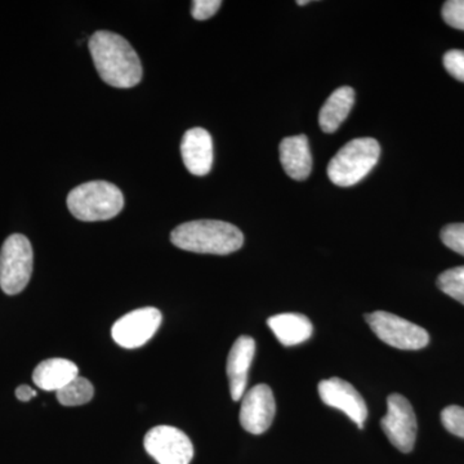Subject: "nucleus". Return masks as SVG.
Wrapping results in <instances>:
<instances>
[{
	"mask_svg": "<svg viewBox=\"0 0 464 464\" xmlns=\"http://www.w3.org/2000/svg\"><path fill=\"white\" fill-rule=\"evenodd\" d=\"M90 52L105 83L115 88H133L141 82V61L123 36L111 32L94 33L90 39Z\"/></svg>",
	"mask_w": 464,
	"mask_h": 464,
	"instance_id": "f257e3e1",
	"label": "nucleus"
},
{
	"mask_svg": "<svg viewBox=\"0 0 464 464\" xmlns=\"http://www.w3.org/2000/svg\"><path fill=\"white\" fill-rule=\"evenodd\" d=\"M170 241L177 248L188 252L226 256L243 246L244 235L237 226L228 222L199 219L174 228Z\"/></svg>",
	"mask_w": 464,
	"mask_h": 464,
	"instance_id": "f03ea898",
	"label": "nucleus"
},
{
	"mask_svg": "<svg viewBox=\"0 0 464 464\" xmlns=\"http://www.w3.org/2000/svg\"><path fill=\"white\" fill-rule=\"evenodd\" d=\"M124 207L119 188L106 181H91L78 186L67 197V208L75 218L85 222L114 218Z\"/></svg>",
	"mask_w": 464,
	"mask_h": 464,
	"instance_id": "7ed1b4c3",
	"label": "nucleus"
},
{
	"mask_svg": "<svg viewBox=\"0 0 464 464\" xmlns=\"http://www.w3.org/2000/svg\"><path fill=\"white\" fill-rule=\"evenodd\" d=\"M380 155L381 146L374 139L353 140L332 159L328 177L334 185L350 188L371 173Z\"/></svg>",
	"mask_w": 464,
	"mask_h": 464,
	"instance_id": "20e7f679",
	"label": "nucleus"
},
{
	"mask_svg": "<svg viewBox=\"0 0 464 464\" xmlns=\"http://www.w3.org/2000/svg\"><path fill=\"white\" fill-rule=\"evenodd\" d=\"M33 246L24 235H11L0 250V288L8 295L26 288L33 274Z\"/></svg>",
	"mask_w": 464,
	"mask_h": 464,
	"instance_id": "39448f33",
	"label": "nucleus"
},
{
	"mask_svg": "<svg viewBox=\"0 0 464 464\" xmlns=\"http://www.w3.org/2000/svg\"><path fill=\"white\" fill-rule=\"evenodd\" d=\"M365 320L374 334L391 347L415 351L430 343V334L426 329L386 311L368 314Z\"/></svg>",
	"mask_w": 464,
	"mask_h": 464,
	"instance_id": "423d86ee",
	"label": "nucleus"
},
{
	"mask_svg": "<svg viewBox=\"0 0 464 464\" xmlns=\"http://www.w3.org/2000/svg\"><path fill=\"white\" fill-rule=\"evenodd\" d=\"M382 430L391 444L402 453L413 450L417 439V417L413 406L400 393H392L387 399V414L382 418Z\"/></svg>",
	"mask_w": 464,
	"mask_h": 464,
	"instance_id": "0eeeda50",
	"label": "nucleus"
},
{
	"mask_svg": "<svg viewBox=\"0 0 464 464\" xmlns=\"http://www.w3.org/2000/svg\"><path fill=\"white\" fill-rule=\"evenodd\" d=\"M143 447L159 464H190L194 457L191 440L176 427L158 426L150 430L143 439Z\"/></svg>",
	"mask_w": 464,
	"mask_h": 464,
	"instance_id": "6e6552de",
	"label": "nucleus"
},
{
	"mask_svg": "<svg viewBox=\"0 0 464 464\" xmlns=\"http://www.w3.org/2000/svg\"><path fill=\"white\" fill-rule=\"evenodd\" d=\"M160 311L155 307L134 310L112 325V340L124 348H139L148 343L160 326Z\"/></svg>",
	"mask_w": 464,
	"mask_h": 464,
	"instance_id": "1a4fd4ad",
	"label": "nucleus"
},
{
	"mask_svg": "<svg viewBox=\"0 0 464 464\" xmlns=\"http://www.w3.org/2000/svg\"><path fill=\"white\" fill-rule=\"evenodd\" d=\"M276 413L273 390L267 384H258L243 396L240 424L246 432L261 435L270 429Z\"/></svg>",
	"mask_w": 464,
	"mask_h": 464,
	"instance_id": "9d476101",
	"label": "nucleus"
},
{
	"mask_svg": "<svg viewBox=\"0 0 464 464\" xmlns=\"http://www.w3.org/2000/svg\"><path fill=\"white\" fill-rule=\"evenodd\" d=\"M317 390L324 404L343 411L360 430H362L368 418V406L353 384L334 377L320 382Z\"/></svg>",
	"mask_w": 464,
	"mask_h": 464,
	"instance_id": "9b49d317",
	"label": "nucleus"
},
{
	"mask_svg": "<svg viewBox=\"0 0 464 464\" xmlns=\"http://www.w3.org/2000/svg\"><path fill=\"white\" fill-rule=\"evenodd\" d=\"M255 353L256 342L249 335H241L231 347L226 372H227L231 398L234 401H239L246 395L249 368Z\"/></svg>",
	"mask_w": 464,
	"mask_h": 464,
	"instance_id": "f8f14e48",
	"label": "nucleus"
},
{
	"mask_svg": "<svg viewBox=\"0 0 464 464\" xmlns=\"http://www.w3.org/2000/svg\"><path fill=\"white\" fill-rule=\"evenodd\" d=\"M183 164L194 176H206L213 166V141L203 128H192L181 142Z\"/></svg>",
	"mask_w": 464,
	"mask_h": 464,
	"instance_id": "ddd939ff",
	"label": "nucleus"
},
{
	"mask_svg": "<svg viewBox=\"0 0 464 464\" xmlns=\"http://www.w3.org/2000/svg\"><path fill=\"white\" fill-rule=\"evenodd\" d=\"M280 161L285 173L295 181H304L313 169L308 139L304 134L286 137L280 143Z\"/></svg>",
	"mask_w": 464,
	"mask_h": 464,
	"instance_id": "4468645a",
	"label": "nucleus"
},
{
	"mask_svg": "<svg viewBox=\"0 0 464 464\" xmlns=\"http://www.w3.org/2000/svg\"><path fill=\"white\" fill-rule=\"evenodd\" d=\"M276 340L285 347L297 346L310 340L313 335V323L302 314H280L267 320Z\"/></svg>",
	"mask_w": 464,
	"mask_h": 464,
	"instance_id": "2eb2a0df",
	"label": "nucleus"
},
{
	"mask_svg": "<svg viewBox=\"0 0 464 464\" xmlns=\"http://www.w3.org/2000/svg\"><path fill=\"white\" fill-rule=\"evenodd\" d=\"M79 369L74 362L66 359H48L36 366L33 381L43 391H60L75 380Z\"/></svg>",
	"mask_w": 464,
	"mask_h": 464,
	"instance_id": "dca6fc26",
	"label": "nucleus"
},
{
	"mask_svg": "<svg viewBox=\"0 0 464 464\" xmlns=\"http://www.w3.org/2000/svg\"><path fill=\"white\" fill-rule=\"evenodd\" d=\"M353 102H355V92L353 88L341 87L333 92L320 110L319 124L324 132H335L350 114Z\"/></svg>",
	"mask_w": 464,
	"mask_h": 464,
	"instance_id": "f3484780",
	"label": "nucleus"
},
{
	"mask_svg": "<svg viewBox=\"0 0 464 464\" xmlns=\"http://www.w3.org/2000/svg\"><path fill=\"white\" fill-rule=\"evenodd\" d=\"M58 402L63 406H79L87 404L93 399L94 389L87 378L76 377L56 392Z\"/></svg>",
	"mask_w": 464,
	"mask_h": 464,
	"instance_id": "a211bd4d",
	"label": "nucleus"
},
{
	"mask_svg": "<svg viewBox=\"0 0 464 464\" xmlns=\"http://www.w3.org/2000/svg\"><path fill=\"white\" fill-rule=\"evenodd\" d=\"M438 286L449 297L464 304V266L444 271L438 277Z\"/></svg>",
	"mask_w": 464,
	"mask_h": 464,
	"instance_id": "6ab92c4d",
	"label": "nucleus"
},
{
	"mask_svg": "<svg viewBox=\"0 0 464 464\" xmlns=\"http://www.w3.org/2000/svg\"><path fill=\"white\" fill-rule=\"evenodd\" d=\"M441 422L449 432L464 439V408L448 406L441 411Z\"/></svg>",
	"mask_w": 464,
	"mask_h": 464,
	"instance_id": "aec40b11",
	"label": "nucleus"
},
{
	"mask_svg": "<svg viewBox=\"0 0 464 464\" xmlns=\"http://www.w3.org/2000/svg\"><path fill=\"white\" fill-rule=\"evenodd\" d=\"M441 240L449 249L464 257V224H451L441 230Z\"/></svg>",
	"mask_w": 464,
	"mask_h": 464,
	"instance_id": "412c9836",
	"label": "nucleus"
},
{
	"mask_svg": "<svg viewBox=\"0 0 464 464\" xmlns=\"http://www.w3.org/2000/svg\"><path fill=\"white\" fill-rule=\"evenodd\" d=\"M441 14L449 26L464 32V0H448L442 5Z\"/></svg>",
	"mask_w": 464,
	"mask_h": 464,
	"instance_id": "4be33fe9",
	"label": "nucleus"
},
{
	"mask_svg": "<svg viewBox=\"0 0 464 464\" xmlns=\"http://www.w3.org/2000/svg\"><path fill=\"white\" fill-rule=\"evenodd\" d=\"M444 66L457 81L464 82V51L451 50L444 56Z\"/></svg>",
	"mask_w": 464,
	"mask_h": 464,
	"instance_id": "5701e85b",
	"label": "nucleus"
},
{
	"mask_svg": "<svg viewBox=\"0 0 464 464\" xmlns=\"http://www.w3.org/2000/svg\"><path fill=\"white\" fill-rule=\"evenodd\" d=\"M221 5V0H195L191 5L192 17L198 21L208 20L217 14Z\"/></svg>",
	"mask_w": 464,
	"mask_h": 464,
	"instance_id": "b1692460",
	"label": "nucleus"
},
{
	"mask_svg": "<svg viewBox=\"0 0 464 464\" xmlns=\"http://www.w3.org/2000/svg\"><path fill=\"white\" fill-rule=\"evenodd\" d=\"M16 396L20 401H30L33 398L36 396V391L33 390L32 387L26 386V384H23V386H18L16 389Z\"/></svg>",
	"mask_w": 464,
	"mask_h": 464,
	"instance_id": "393cba45",
	"label": "nucleus"
},
{
	"mask_svg": "<svg viewBox=\"0 0 464 464\" xmlns=\"http://www.w3.org/2000/svg\"><path fill=\"white\" fill-rule=\"evenodd\" d=\"M308 3H310V2H308V0H298L297 5H308Z\"/></svg>",
	"mask_w": 464,
	"mask_h": 464,
	"instance_id": "a878e982",
	"label": "nucleus"
}]
</instances>
